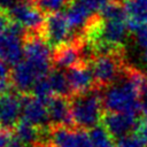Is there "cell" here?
<instances>
[{
	"label": "cell",
	"mask_w": 147,
	"mask_h": 147,
	"mask_svg": "<svg viewBox=\"0 0 147 147\" xmlns=\"http://www.w3.org/2000/svg\"><path fill=\"white\" fill-rule=\"evenodd\" d=\"M72 0H31V2L45 15L62 11Z\"/></svg>",
	"instance_id": "obj_22"
},
{
	"label": "cell",
	"mask_w": 147,
	"mask_h": 147,
	"mask_svg": "<svg viewBox=\"0 0 147 147\" xmlns=\"http://www.w3.org/2000/svg\"><path fill=\"white\" fill-rule=\"evenodd\" d=\"M22 115V93L8 92L0 95V129L15 127Z\"/></svg>",
	"instance_id": "obj_9"
},
{
	"label": "cell",
	"mask_w": 147,
	"mask_h": 147,
	"mask_svg": "<svg viewBox=\"0 0 147 147\" xmlns=\"http://www.w3.org/2000/svg\"><path fill=\"white\" fill-rule=\"evenodd\" d=\"M10 139H11V137H10L9 131L0 129V147H7Z\"/></svg>",
	"instance_id": "obj_28"
},
{
	"label": "cell",
	"mask_w": 147,
	"mask_h": 147,
	"mask_svg": "<svg viewBox=\"0 0 147 147\" xmlns=\"http://www.w3.org/2000/svg\"><path fill=\"white\" fill-rule=\"evenodd\" d=\"M15 136L23 144H36L41 138V127H38L32 123L20 118L15 125Z\"/></svg>",
	"instance_id": "obj_18"
},
{
	"label": "cell",
	"mask_w": 147,
	"mask_h": 147,
	"mask_svg": "<svg viewBox=\"0 0 147 147\" xmlns=\"http://www.w3.org/2000/svg\"><path fill=\"white\" fill-rule=\"evenodd\" d=\"M21 0H0V9L8 11L13 6H15Z\"/></svg>",
	"instance_id": "obj_30"
},
{
	"label": "cell",
	"mask_w": 147,
	"mask_h": 147,
	"mask_svg": "<svg viewBox=\"0 0 147 147\" xmlns=\"http://www.w3.org/2000/svg\"><path fill=\"white\" fill-rule=\"evenodd\" d=\"M134 133L144 141L145 145H147V118L145 117L144 119H140L136 130H134Z\"/></svg>",
	"instance_id": "obj_25"
},
{
	"label": "cell",
	"mask_w": 147,
	"mask_h": 147,
	"mask_svg": "<svg viewBox=\"0 0 147 147\" xmlns=\"http://www.w3.org/2000/svg\"><path fill=\"white\" fill-rule=\"evenodd\" d=\"M83 39L84 38H79L74 41H68L54 48L52 53L53 68L63 70L84 62L82 59V52H80Z\"/></svg>",
	"instance_id": "obj_10"
},
{
	"label": "cell",
	"mask_w": 147,
	"mask_h": 147,
	"mask_svg": "<svg viewBox=\"0 0 147 147\" xmlns=\"http://www.w3.org/2000/svg\"><path fill=\"white\" fill-rule=\"evenodd\" d=\"M47 77L52 85L53 92L56 95H61V96L69 98V99L74 95V92H72V88L68 80L67 74H64V71H62V69L52 68V70L47 75Z\"/></svg>",
	"instance_id": "obj_17"
},
{
	"label": "cell",
	"mask_w": 147,
	"mask_h": 147,
	"mask_svg": "<svg viewBox=\"0 0 147 147\" xmlns=\"http://www.w3.org/2000/svg\"><path fill=\"white\" fill-rule=\"evenodd\" d=\"M98 13L105 20H125L126 21V11H125L124 5L118 0L107 1Z\"/></svg>",
	"instance_id": "obj_19"
},
{
	"label": "cell",
	"mask_w": 147,
	"mask_h": 147,
	"mask_svg": "<svg viewBox=\"0 0 147 147\" xmlns=\"http://www.w3.org/2000/svg\"><path fill=\"white\" fill-rule=\"evenodd\" d=\"M65 74L72 88L74 95L85 93L96 87L91 62H82L75 67H71Z\"/></svg>",
	"instance_id": "obj_13"
},
{
	"label": "cell",
	"mask_w": 147,
	"mask_h": 147,
	"mask_svg": "<svg viewBox=\"0 0 147 147\" xmlns=\"http://www.w3.org/2000/svg\"><path fill=\"white\" fill-rule=\"evenodd\" d=\"M88 134L92 140L93 147H116V144H114L113 141V137L106 130L103 124H98L90 129Z\"/></svg>",
	"instance_id": "obj_20"
},
{
	"label": "cell",
	"mask_w": 147,
	"mask_h": 147,
	"mask_svg": "<svg viewBox=\"0 0 147 147\" xmlns=\"http://www.w3.org/2000/svg\"><path fill=\"white\" fill-rule=\"evenodd\" d=\"M0 59L11 67L24 60V41L9 31L0 36Z\"/></svg>",
	"instance_id": "obj_14"
},
{
	"label": "cell",
	"mask_w": 147,
	"mask_h": 147,
	"mask_svg": "<svg viewBox=\"0 0 147 147\" xmlns=\"http://www.w3.org/2000/svg\"><path fill=\"white\" fill-rule=\"evenodd\" d=\"M21 118L32 123L38 127L48 126L51 123L47 106L38 98L29 93H22V115Z\"/></svg>",
	"instance_id": "obj_11"
},
{
	"label": "cell",
	"mask_w": 147,
	"mask_h": 147,
	"mask_svg": "<svg viewBox=\"0 0 147 147\" xmlns=\"http://www.w3.org/2000/svg\"><path fill=\"white\" fill-rule=\"evenodd\" d=\"M133 36H134V38H136L137 44H138L144 51H146V49H147V24L140 26L137 31H134V32H133Z\"/></svg>",
	"instance_id": "obj_24"
},
{
	"label": "cell",
	"mask_w": 147,
	"mask_h": 147,
	"mask_svg": "<svg viewBox=\"0 0 147 147\" xmlns=\"http://www.w3.org/2000/svg\"><path fill=\"white\" fill-rule=\"evenodd\" d=\"M10 64H8L7 62H5L3 60L0 59V82L1 80H8L11 79L10 75H11V70H10Z\"/></svg>",
	"instance_id": "obj_27"
},
{
	"label": "cell",
	"mask_w": 147,
	"mask_h": 147,
	"mask_svg": "<svg viewBox=\"0 0 147 147\" xmlns=\"http://www.w3.org/2000/svg\"><path fill=\"white\" fill-rule=\"evenodd\" d=\"M41 36L53 49L64 42L83 38L76 36L71 31L67 21L65 13L63 10L46 15L45 24L41 30Z\"/></svg>",
	"instance_id": "obj_5"
},
{
	"label": "cell",
	"mask_w": 147,
	"mask_h": 147,
	"mask_svg": "<svg viewBox=\"0 0 147 147\" xmlns=\"http://www.w3.org/2000/svg\"><path fill=\"white\" fill-rule=\"evenodd\" d=\"M51 141L53 147H93L87 132L64 125H54L51 130Z\"/></svg>",
	"instance_id": "obj_7"
},
{
	"label": "cell",
	"mask_w": 147,
	"mask_h": 147,
	"mask_svg": "<svg viewBox=\"0 0 147 147\" xmlns=\"http://www.w3.org/2000/svg\"><path fill=\"white\" fill-rule=\"evenodd\" d=\"M124 54L125 53L96 55L91 61V67L98 88H106L119 77L124 67L126 65Z\"/></svg>",
	"instance_id": "obj_4"
},
{
	"label": "cell",
	"mask_w": 147,
	"mask_h": 147,
	"mask_svg": "<svg viewBox=\"0 0 147 147\" xmlns=\"http://www.w3.org/2000/svg\"><path fill=\"white\" fill-rule=\"evenodd\" d=\"M101 121L106 130L113 137V139L117 140L134 132L140 119L139 117L124 113L106 111L103 113Z\"/></svg>",
	"instance_id": "obj_8"
},
{
	"label": "cell",
	"mask_w": 147,
	"mask_h": 147,
	"mask_svg": "<svg viewBox=\"0 0 147 147\" xmlns=\"http://www.w3.org/2000/svg\"><path fill=\"white\" fill-rule=\"evenodd\" d=\"M140 107H141V114L144 115V117L147 118V90L144 91L140 94Z\"/></svg>",
	"instance_id": "obj_29"
},
{
	"label": "cell",
	"mask_w": 147,
	"mask_h": 147,
	"mask_svg": "<svg viewBox=\"0 0 147 147\" xmlns=\"http://www.w3.org/2000/svg\"><path fill=\"white\" fill-rule=\"evenodd\" d=\"M10 22H11V18H10L8 11L0 9V36L7 31Z\"/></svg>",
	"instance_id": "obj_26"
},
{
	"label": "cell",
	"mask_w": 147,
	"mask_h": 147,
	"mask_svg": "<svg viewBox=\"0 0 147 147\" xmlns=\"http://www.w3.org/2000/svg\"><path fill=\"white\" fill-rule=\"evenodd\" d=\"M8 14L11 20L22 23L28 30L40 32L44 28L46 15L39 10L31 0H21L15 6H13Z\"/></svg>",
	"instance_id": "obj_6"
},
{
	"label": "cell",
	"mask_w": 147,
	"mask_h": 147,
	"mask_svg": "<svg viewBox=\"0 0 147 147\" xmlns=\"http://www.w3.org/2000/svg\"><path fill=\"white\" fill-rule=\"evenodd\" d=\"M116 147H145L144 141L134 133H130L121 139H117L115 141Z\"/></svg>",
	"instance_id": "obj_23"
},
{
	"label": "cell",
	"mask_w": 147,
	"mask_h": 147,
	"mask_svg": "<svg viewBox=\"0 0 147 147\" xmlns=\"http://www.w3.org/2000/svg\"><path fill=\"white\" fill-rule=\"evenodd\" d=\"M140 90L129 76L126 65L119 77L109 86L102 90L103 107L107 111H117L139 117L141 114L140 107Z\"/></svg>",
	"instance_id": "obj_1"
},
{
	"label": "cell",
	"mask_w": 147,
	"mask_h": 147,
	"mask_svg": "<svg viewBox=\"0 0 147 147\" xmlns=\"http://www.w3.org/2000/svg\"><path fill=\"white\" fill-rule=\"evenodd\" d=\"M96 13L98 11H93L80 0H72L65 10L67 21L71 31L76 36L83 37L85 29L87 28V25Z\"/></svg>",
	"instance_id": "obj_12"
},
{
	"label": "cell",
	"mask_w": 147,
	"mask_h": 147,
	"mask_svg": "<svg viewBox=\"0 0 147 147\" xmlns=\"http://www.w3.org/2000/svg\"><path fill=\"white\" fill-rule=\"evenodd\" d=\"M11 83L15 90L20 93H29L31 92L34 83L37 82L38 74L33 69V67L24 59L17 64L13 65L11 69Z\"/></svg>",
	"instance_id": "obj_15"
},
{
	"label": "cell",
	"mask_w": 147,
	"mask_h": 147,
	"mask_svg": "<svg viewBox=\"0 0 147 147\" xmlns=\"http://www.w3.org/2000/svg\"><path fill=\"white\" fill-rule=\"evenodd\" d=\"M34 147H46L45 145H40V146H34Z\"/></svg>",
	"instance_id": "obj_32"
},
{
	"label": "cell",
	"mask_w": 147,
	"mask_h": 147,
	"mask_svg": "<svg viewBox=\"0 0 147 147\" xmlns=\"http://www.w3.org/2000/svg\"><path fill=\"white\" fill-rule=\"evenodd\" d=\"M69 100L75 126L78 129H92L102 119L105 107L101 88L94 87L85 93L75 94Z\"/></svg>",
	"instance_id": "obj_2"
},
{
	"label": "cell",
	"mask_w": 147,
	"mask_h": 147,
	"mask_svg": "<svg viewBox=\"0 0 147 147\" xmlns=\"http://www.w3.org/2000/svg\"><path fill=\"white\" fill-rule=\"evenodd\" d=\"M142 62H144V64H145V67H146V69H147V49L144 52V54H142Z\"/></svg>",
	"instance_id": "obj_31"
},
{
	"label": "cell",
	"mask_w": 147,
	"mask_h": 147,
	"mask_svg": "<svg viewBox=\"0 0 147 147\" xmlns=\"http://www.w3.org/2000/svg\"><path fill=\"white\" fill-rule=\"evenodd\" d=\"M46 106L51 123L53 125L75 126L69 98H64L61 95L52 96V99L48 101Z\"/></svg>",
	"instance_id": "obj_16"
},
{
	"label": "cell",
	"mask_w": 147,
	"mask_h": 147,
	"mask_svg": "<svg viewBox=\"0 0 147 147\" xmlns=\"http://www.w3.org/2000/svg\"><path fill=\"white\" fill-rule=\"evenodd\" d=\"M31 94L33 96L38 98L39 100H41L45 105L48 103V101L52 99L54 92H53L52 85H51L47 76L37 79V82L34 83V85L31 90Z\"/></svg>",
	"instance_id": "obj_21"
},
{
	"label": "cell",
	"mask_w": 147,
	"mask_h": 147,
	"mask_svg": "<svg viewBox=\"0 0 147 147\" xmlns=\"http://www.w3.org/2000/svg\"><path fill=\"white\" fill-rule=\"evenodd\" d=\"M24 41V59L33 67L38 77H45L53 68L52 47L42 38L40 32L29 30Z\"/></svg>",
	"instance_id": "obj_3"
}]
</instances>
